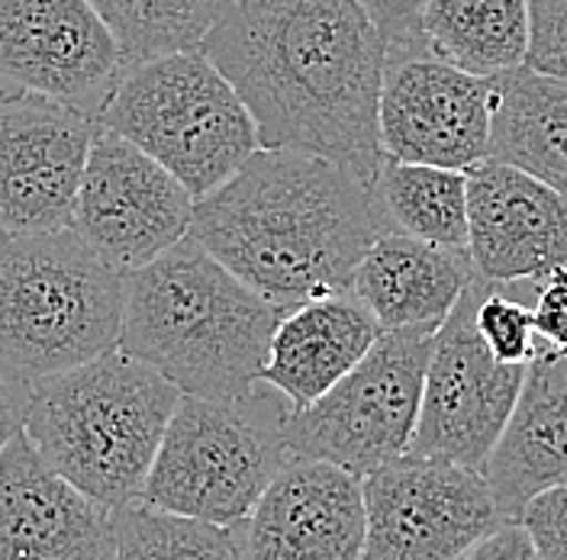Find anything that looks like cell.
I'll use <instances>...</instances> for the list:
<instances>
[{
    "label": "cell",
    "mask_w": 567,
    "mask_h": 560,
    "mask_svg": "<svg viewBox=\"0 0 567 560\" xmlns=\"http://www.w3.org/2000/svg\"><path fill=\"white\" fill-rule=\"evenodd\" d=\"M200 52L243 97L261 148L322 155L371 187L388 39L358 0H233Z\"/></svg>",
    "instance_id": "cell-1"
},
{
    "label": "cell",
    "mask_w": 567,
    "mask_h": 560,
    "mask_svg": "<svg viewBox=\"0 0 567 560\" xmlns=\"http://www.w3.org/2000/svg\"><path fill=\"white\" fill-rule=\"evenodd\" d=\"M388 232L371 187L310 152L258 148L194 200L190 239L278 307L352 287L354 265Z\"/></svg>",
    "instance_id": "cell-2"
},
{
    "label": "cell",
    "mask_w": 567,
    "mask_h": 560,
    "mask_svg": "<svg viewBox=\"0 0 567 560\" xmlns=\"http://www.w3.org/2000/svg\"><path fill=\"white\" fill-rule=\"evenodd\" d=\"M281 313L284 307L184 236L145 268L123 274L116 349L187 396L243 400L261 377Z\"/></svg>",
    "instance_id": "cell-3"
},
{
    "label": "cell",
    "mask_w": 567,
    "mask_h": 560,
    "mask_svg": "<svg viewBox=\"0 0 567 560\" xmlns=\"http://www.w3.org/2000/svg\"><path fill=\"white\" fill-rule=\"evenodd\" d=\"M181 390L113 349L30 386L23 432L71 487L106 509L140 499Z\"/></svg>",
    "instance_id": "cell-4"
},
{
    "label": "cell",
    "mask_w": 567,
    "mask_h": 560,
    "mask_svg": "<svg viewBox=\"0 0 567 560\" xmlns=\"http://www.w3.org/2000/svg\"><path fill=\"white\" fill-rule=\"evenodd\" d=\"M123 274L74 229L0 232V374L33 386L116 349Z\"/></svg>",
    "instance_id": "cell-5"
},
{
    "label": "cell",
    "mask_w": 567,
    "mask_h": 560,
    "mask_svg": "<svg viewBox=\"0 0 567 560\" xmlns=\"http://www.w3.org/2000/svg\"><path fill=\"white\" fill-rule=\"evenodd\" d=\"M97 123L168 168L194 200L226 184L261 148L248 106L200 49L126 65Z\"/></svg>",
    "instance_id": "cell-6"
},
{
    "label": "cell",
    "mask_w": 567,
    "mask_h": 560,
    "mask_svg": "<svg viewBox=\"0 0 567 560\" xmlns=\"http://www.w3.org/2000/svg\"><path fill=\"white\" fill-rule=\"evenodd\" d=\"M287 413L290 403L261 381L243 400L181 393L140 499L213 526H239L290 457L281 438Z\"/></svg>",
    "instance_id": "cell-7"
},
{
    "label": "cell",
    "mask_w": 567,
    "mask_h": 560,
    "mask_svg": "<svg viewBox=\"0 0 567 560\" xmlns=\"http://www.w3.org/2000/svg\"><path fill=\"white\" fill-rule=\"evenodd\" d=\"M435 332H381L352 371L281 425L290 457L326 460L354 477L410 452Z\"/></svg>",
    "instance_id": "cell-8"
},
{
    "label": "cell",
    "mask_w": 567,
    "mask_h": 560,
    "mask_svg": "<svg viewBox=\"0 0 567 560\" xmlns=\"http://www.w3.org/2000/svg\"><path fill=\"white\" fill-rule=\"evenodd\" d=\"M361 560H461L503 526L484 470L403 455L361 477Z\"/></svg>",
    "instance_id": "cell-9"
},
{
    "label": "cell",
    "mask_w": 567,
    "mask_h": 560,
    "mask_svg": "<svg viewBox=\"0 0 567 560\" xmlns=\"http://www.w3.org/2000/svg\"><path fill=\"white\" fill-rule=\"evenodd\" d=\"M477 274L435 329L425 364L420 419L406 455L484 470L523 390L526 367L503 364L474 329Z\"/></svg>",
    "instance_id": "cell-10"
},
{
    "label": "cell",
    "mask_w": 567,
    "mask_h": 560,
    "mask_svg": "<svg viewBox=\"0 0 567 560\" xmlns=\"http://www.w3.org/2000/svg\"><path fill=\"white\" fill-rule=\"evenodd\" d=\"M494 77L439 59L420 39L393 42L378 97L381 152L400 162L467 172L491 155Z\"/></svg>",
    "instance_id": "cell-11"
},
{
    "label": "cell",
    "mask_w": 567,
    "mask_h": 560,
    "mask_svg": "<svg viewBox=\"0 0 567 560\" xmlns=\"http://www.w3.org/2000/svg\"><path fill=\"white\" fill-rule=\"evenodd\" d=\"M194 197L130 139L97 126L71 229L116 274H133L190 232Z\"/></svg>",
    "instance_id": "cell-12"
},
{
    "label": "cell",
    "mask_w": 567,
    "mask_h": 560,
    "mask_svg": "<svg viewBox=\"0 0 567 560\" xmlns=\"http://www.w3.org/2000/svg\"><path fill=\"white\" fill-rule=\"evenodd\" d=\"M97 116L0 84V232L71 229Z\"/></svg>",
    "instance_id": "cell-13"
},
{
    "label": "cell",
    "mask_w": 567,
    "mask_h": 560,
    "mask_svg": "<svg viewBox=\"0 0 567 560\" xmlns=\"http://www.w3.org/2000/svg\"><path fill=\"white\" fill-rule=\"evenodd\" d=\"M123 71L91 0H0V84L97 116Z\"/></svg>",
    "instance_id": "cell-14"
},
{
    "label": "cell",
    "mask_w": 567,
    "mask_h": 560,
    "mask_svg": "<svg viewBox=\"0 0 567 560\" xmlns=\"http://www.w3.org/2000/svg\"><path fill=\"white\" fill-rule=\"evenodd\" d=\"M236 538L239 560H361V477L326 460L287 457Z\"/></svg>",
    "instance_id": "cell-15"
},
{
    "label": "cell",
    "mask_w": 567,
    "mask_h": 560,
    "mask_svg": "<svg viewBox=\"0 0 567 560\" xmlns=\"http://www.w3.org/2000/svg\"><path fill=\"white\" fill-rule=\"evenodd\" d=\"M464 177L467 258L477 278L523 283L567 265V200L558 190L496 158Z\"/></svg>",
    "instance_id": "cell-16"
},
{
    "label": "cell",
    "mask_w": 567,
    "mask_h": 560,
    "mask_svg": "<svg viewBox=\"0 0 567 560\" xmlns=\"http://www.w3.org/2000/svg\"><path fill=\"white\" fill-rule=\"evenodd\" d=\"M113 509L71 487L27 432L0 452V560H110Z\"/></svg>",
    "instance_id": "cell-17"
},
{
    "label": "cell",
    "mask_w": 567,
    "mask_h": 560,
    "mask_svg": "<svg viewBox=\"0 0 567 560\" xmlns=\"http://www.w3.org/2000/svg\"><path fill=\"white\" fill-rule=\"evenodd\" d=\"M381 332L384 329L352 287L310 297L281 313L258 381L278 390L290 409H303L342 381Z\"/></svg>",
    "instance_id": "cell-18"
},
{
    "label": "cell",
    "mask_w": 567,
    "mask_h": 560,
    "mask_svg": "<svg viewBox=\"0 0 567 560\" xmlns=\"http://www.w3.org/2000/svg\"><path fill=\"white\" fill-rule=\"evenodd\" d=\"M484 477L503 519H516L535 492L567 484V357H538L526 367Z\"/></svg>",
    "instance_id": "cell-19"
},
{
    "label": "cell",
    "mask_w": 567,
    "mask_h": 560,
    "mask_svg": "<svg viewBox=\"0 0 567 560\" xmlns=\"http://www.w3.org/2000/svg\"><path fill=\"white\" fill-rule=\"evenodd\" d=\"M474 278L467 251L429 246L403 232H381L354 265L352 293L384 332H435Z\"/></svg>",
    "instance_id": "cell-20"
},
{
    "label": "cell",
    "mask_w": 567,
    "mask_h": 560,
    "mask_svg": "<svg viewBox=\"0 0 567 560\" xmlns=\"http://www.w3.org/2000/svg\"><path fill=\"white\" fill-rule=\"evenodd\" d=\"M567 200V77L529 62L494 77L491 155Z\"/></svg>",
    "instance_id": "cell-21"
},
{
    "label": "cell",
    "mask_w": 567,
    "mask_h": 560,
    "mask_svg": "<svg viewBox=\"0 0 567 560\" xmlns=\"http://www.w3.org/2000/svg\"><path fill=\"white\" fill-rule=\"evenodd\" d=\"M423 42L458 69L496 77L529 59V0H425Z\"/></svg>",
    "instance_id": "cell-22"
},
{
    "label": "cell",
    "mask_w": 567,
    "mask_h": 560,
    "mask_svg": "<svg viewBox=\"0 0 567 560\" xmlns=\"http://www.w3.org/2000/svg\"><path fill=\"white\" fill-rule=\"evenodd\" d=\"M371 197L388 232L467 251V177L455 168L416 165L384 155Z\"/></svg>",
    "instance_id": "cell-23"
},
{
    "label": "cell",
    "mask_w": 567,
    "mask_h": 560,
    "mask_svg": "<svg viewBox=\"0 0 567 560\" xmlns=\"http://www.w3.org/2000/svg\"><path fill=\"white\" fill-rule=\"evenodd\" d=\"M120 45L123 69L145 59L200 49L233 0H91Z\"/></svg>",
    "instance_id": "cell-24"
},
{
    "label": "cell",
    "mask_w": 567,
    "mask_h": 560,
    "mask_svg": "<svg viewBox=\"0 0 567 560\" xmlns=\"http://www.w3.org/2000/svg\"><path fill=\"white\" fill-rule=\"evenodd\" d=\"M110 560H239L236 526H213L133 499L113 509Z\"/></svg>",
    "instance_id": "cell-25"
},
{
    "label": "cell",
    "mask_w": 567,
    "mask_h": 560,
    "mask_svg": "<svg viewBox=\"0 0 567 560\" xmlns=\"http://www.w3.org/2000/svg\"><path fill=\"white\" fill-rule=\"evenodd\" d=\"M535 280L523 283H494L477 278L474 300V329L487 351L503 364L529 367L538 357V339L532 332L529 290Z\"/></svg>",
    "instance_id": "cell-26"
},
{
    "label": "cell",
    "mask_w": 567,
    "mask_h": 560,
    "mask_svg": "<svg viewBox=\"0 0 567 560\" xmlns=\"http://www.w3.org/2000/svg\"><path fill=\"white\" fill-rule=\"evenodd\" d=\"M529 310L538 357H567V265L532 283Z\"/></svg>",
    "instance_id": "cell-27"
},
{
    "label": "cell",
    "mask_w": 567,
    "mask_h": 560,
    "mask_svg": "<svg viewBox=\"0 0 567 560\" xmlns=\"http://www.w3.org/2000/svg\"><path fill=\"white\" fill-rule=\"evenodd\" d=\"M516 522L529 531L542 560H567V484L535 492Z\"/></svg>",
    "instance_id": "cell-28"
},
{
    "label": "cell",
    "mask_w": 567,
    "mask_h": 560,
    "mask_svg": "<svg viewBox=\"0 0 567 560\" xmlns=\"http://www.w3.org/2000/svg\"><path fill=\"white\" fill-rule=\"evenodd\" d=\"M532 69L567 77V0H529Z\"/></svg>",
    "instance_id": "cell-29"
},
{
    "label": "cell",
    "mask_w": 567,
    "mask_h": 560,
    "mask_svg": "<svg viewBox=\"0 0 567 560\" xmlns=\"http://www.w3.org/2000/svg\"><path fill=\"white\" fill-rule=\"evenodd\" d=\"M358 3L368 10V17L388 39V45L420 39V13L425 0H358Z\"/></svg>",
    "instance_id": "cell-30"
},
{
    "label": "cell",
    "mask_w": 567,
    "mask_h": 560,
    "mask_svg": "<svg viewBox=\"0 0 567 560\" xmlns=\"http://www.w3.org/2000/svg\"><path fill=\"white\" fill-rule=\"evenodd\" d=\"M461 560H542L529 531L516 519H506L491 535H484Z\"/></svg>",
    "instance_id": "cell-31"
},
{
    "label": "cell",
    "mask_w": 567,
    "mask_h": 560,
    "mask_svg": "<svg viewBox=\"0 0 567 560\" xmlns=\"http://www.w3.org/2000/svg\"><path fill=\"white\" fill-rule=\"evenodd\" d=\"M27 400H30V386L7 381L0 374V452L7 448V442L13 435L23 432V419H27Z\"/></svg>",
    "instance_id": "cell-32"
}]
</instances>
